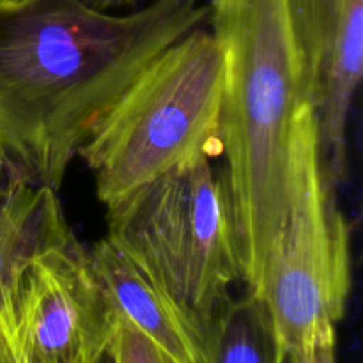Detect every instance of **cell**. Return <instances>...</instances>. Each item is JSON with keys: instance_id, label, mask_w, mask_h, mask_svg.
<instances>
[{"instance_id": "5b68a950", "label": "cell", "mask_w": 363, "mask_h": 363, "mask_svg": "<svg viewBox=\"0 0 363 363\" xmlns=\"http://www.w3.org/2000/svg\"><path fill=\"white\" fill-rule=\"evenodd\" d=\"M350 289V227L323 170L314 106L303 99L294 116L289 213L254 293L268 307L284 363H337Z\"/></svg>"}, {"instance_id": "4fadbf2b", "label": "cell", "mask_w": 363, "mask_h": 363, "mask_svg": "<svg viewBox=\"0 0 363 363\" xmlns=\"http://www.w3.org/2000/svg\"><path fill=\"white\" fill-rule=\"evenodd\" d=\"M0 363H32L16 335H9L0 347Z\"/></svg>"}, {"instance_id": "5bb4252c", "label": "cell", "mask_w": 363, "mask_h": 363, "mask_svg": "<svg viewBox=\"0 0 363 363\" xmlns=\"http://www.w3.org/2000/svg\"><path fill=\"white\" fill-rule=\"evenodd\" d=\"M87 4H91L92 7H98L103 11H116V9H124V7H133L137 6L140 0H85Z\"/></svg>"}, {"instance_id": "7c38bea8", "label": "cell", "mask_w": 363, "mask_h": 363, "mask_svg": "<svg viewBox=\"0 0 363 363\" xmlns=\"http://www.w3.org/2000/svg\"><path fill=\"white\" fill-rule=\"evenodd\" d=\"M106 358L110 363H176L147 335L124 319H117Z\"/></svg>"}, {"instance_id": "2e32d148", "label": "cell", "mask_w": 363, "mask_h": 363, "mask_svg": "<svg viewBox=\"0 0 363 363\" xmlns=\"http://www.w3.org/2000/svg\"><path fill=\"white\" fill-rule=\"evenodd\" d=\"M101 363H110V362H108V358H105V360H103Z\"/></svg>"}, {"instance_id": "ba28073f", "label": "cell", "mask_w": 363, "mask_h": 363, "mask_svg": "<svg viewBox=\"0 0 363 363\" xmlns=\"http://www.w3.org/2000/svg\"><path fill=\"white\" fill-rule=\"evenodd\" d=\"M89 259L117 319L140 330L176 363H201V333L130 255L106 236Z\"/></svg>"}, {"instance_id": "e0dca14e", "label": "cell", "mask_w": 363, "mask_h": 363, "mask_svg": "<svg viewBox=\"0 0 363 363\" xmlns=\"http://www.w3.org/2000/svg\"><path fill=\"white\" fill-rule=\"evenodd\" d=\"M0 347H2V346H0Z\"/></svg>"}, {"instance_id": "9a60e30c", "label": "cell", "mask_w": 363, "mask_h": 363, "mask_svg": "<svg viewBox=\"0 0 363 363\" xmlns=\"http://www.w3.org/2000/svg\"><path fill=\"white\" fill-rule=\"evenodd\" d=\"M32 2H35V0H0V11L20 9V7L28 6Z\"/></svg>"}, {"instance_id": "6da1fadb", "label": "cell", "mask_w": 363, "mask_h": 363, "mask_svg": "<svg viewBox=\"0 0 363 363\" xmlns=\"http://www.w3.org/2000/svg\"><path fill=\"white\" fill-rule=\"evenodd\" d=\"M209 20L201 0L130 13L85 0L0 11V145L34 183L59 191L78 149L135 78Z\"/></svg>"}, {"instance_id": "8992f818", "label": "cell", "mask_w": 363, "mask_h": 363, "mask_svg": "<svg viewBox=\"0 0 363 363\" xmlns=\"http://www.w3.org/2000/svg\"><path fill=\"white\" fill-rule=\"evenodd\" d=\"M117 315L82 243L39 257L16 301L14 335L32 363H101Z\"/></svg>"}, {"instance_id": "277c9868", "label": "cell", "mask_w": 363, "mask_h": 363, "mask_svg": "<svg viewBox=\"0 0 363 363\" xmlns=\"http://www.w3.org/2000/svg\"><path fill=\"white\" fill-rule=\"evenodd\" d=\"M108 238L204 335L241 280L225 172L197 156L108 209Z\"/></svg>"}, {"instance_id": "9c48e42d", "label": "cell", "mask_w": 363, "mask_h": 363, "mask_svg": "<svg viewBox=\"0 0 363 363\" xmlns=\"http://www.w3.org/2000/svg\"><path fill=\"white\" fill-rule=\"evenodd\" d=\"M363 71V0H342L312 96L319 155L330 186L347 174V119Z\"/></svg>"}, {"instance_id": "3957f363", "label": "cell", "mask_w": 363, "mask_h": 363, "mask_svg": "<svg viewBox=\"0 0 363 363\" xmlns=\"http://www.w3.org/2000/svg\"><path fill=\"white\" fill-rule=\"evenodd\" d=\"M225 60L199 27L163 50L80 145L106 209L220 142Z\"/></svg>"}, {"instance_id": "8fae6325", "label": "cell", "mask_w": 363, "mask_h": 363, "mask_svg": "<svg viewBox=\"0 0 363 363\" xmlns=\"http://www.w3.org/2000/svg\"><path fill=\"white\" fill-rule=\"evenodd\" d=\"M303 67L305 96L312 103L319 69L337 27L342 0H287Z\"/></svg>"}, {"instance_id": "7a4b0ae2", "label": "cell", "mask_w": 363, "mask_h": 363, "mask_svg": "<svg viewBox=\"0 0 363 363\" xmlns=\"http://www.w3.org/2000/svg\"><path fill=\"white\" fill-rule=\"evenodd\" d=\"M209 21L225 60L220 144L241 280L257 293L289 213L303 67L287 0H211Z\"/></svg>"}, {"instance_id": "52a82bcc", "label": "cell", "mask_w": 363, "mask_h": 363, "mask_svg": "<svg viewBox=\"0 0 363 363\" xmlns=\"http://www.w3.org/2000/svg\"><path fill=\"white\" fill-rule=\"evenodd\" d=\"M57 191L28 179L0 145V323L14 332L16 301L30 266L77 243Z\"/></svg>"}, {"instance_id": "30bf717a", "label": "cell", "mask_w": 363, "mask_h": 363, "mask_svg": "<svg viewBox=\"0 0 363 363\" xmlns=\"http://www.w3.org/2000/svg\"><path fill=\"white\" fill-rule=\"evenodd\" d=\"M201 363H284L261 298L248 291L215 312L202 335Z\"/></svg>"}]
</instances>
